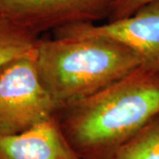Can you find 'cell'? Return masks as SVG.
I'll return each mask as SVG.
<instances>
[{"label": "cell", "mask_w": 159, "mask_h": 159, "mask_svg": "<svg viewBox=\"0 0 159 159\" xmlns=\"http://www.w3.org/2000/svg\"><path fill=\"white\" fill-rule=\"evenodd\" d=\"M159 114V74L140 67L112 85L58 111L57 119L82 159H111Z\"/></svg>", "instance_id": "6da1fadb"}, {"label": "cell", "mask_w": 159, "mask_h": 159, "mask_svg": "<svg viewBox=\"0 0 159 159\" xmlns=\"http://www.w3.org/2000/svg\"><path fill=\"white\" fill-rule=\"evenodd\" d=\"M35 62L40 80L58 111L97 94L142 66L128 48L101 37L40 38Z\"/></svg>", "instance_id": "7a4b0ae2"}, {"label": "cell", "mask_w": 159, "mask_h": 159, "mask_svg": "<svg viewBox=\"0 0 159 159\" xmlns=\"http://www.w3.org/2000/svg\"><path fill=\"white\" fill-rule=\"evenodd\" d=\"M35 52L0 68V136L22 133L57 116V105L40 80Z\"/></svg>", "instance_id": "3957f363"}, {"label": "cell", "mask_w": 159, "mask_h": 159, "mask_svg": "<svg viewBox=\"0 0 159 159\" xmlns=\"http://www.w3.org/2000/svg\"><path fill=\"white\" fill-rule=\"evenodd\" d=\"M55 37H101L133 51L142 67L159 74V0L141 6L127 17L103 24H78L53 31Z\"/></svg>", "instance_id": "277c9868"}, {"label": "cell", "mask_w": 159, "mask_h": 159, "mask_svg": "<svg viewBox=\"0 0 159 159\" xmlns=\"http://www.w3.org/2000/svg\"><path fill=\"white\" fill-rule=\"evenodd\" d=\"M117 0H0V15L39 36L109 19Z\"/></svg>", "instance_id": "5b68a950"}, {"label": "cell", "mask_w": 159, "mask_h": 159, "mask_svg": "<svg viewBox=\"0 0 159 159\" xmlns=\"http://www.w3.org/2000/svg\"><path fill=\"white\" fill-rule=\"evenodd\" d=\"M0 159H82L64 134L57 116L17 134L0 136Z\"/></svg>", "instance_id": "8992f818"}, {"label": "cell", "mask_w": 159, "mask_h": 159, "mask_svg": "<svg viewBox=\"0 0 159 159\" xmlns=\"http://www.w3.org/2000/svg\"><path fill=\"white\" fill-rule=\"evenodd\" d=\"M40 37L0 15V68L36 50Z\"/></svg>", "instance_id": "52a82bcc"}, {"label": "cell", "mask_w": 159, "mask_h": 159, "mask_svg": "<svg viewBox=\"0 0 159 159\" xmlns=\"http://www.w3.org/2000/svg\"><path fill=\"white\" fill-rule=\"evenodd\" d=\"M111 159H159V114L121 146Z\"/></svg>", "instance_id": "ba28073f"}, {"label": "cell", "mask_w": 159, "mask_h": 159, "mask_svg": "<svg viewBox=\"0 0 159 159\" xmlns=\"http://www.w3.org/2000/svg\"><path fill=\"white\" fill-rule=\"evenodd\" d=\"M153 0H117L109 16L108 21L127 17L141 6Z\"/></svg>", "instance_id": "9c48e42d"}]
</instances>
